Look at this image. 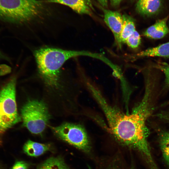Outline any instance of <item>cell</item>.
Masks as SVG:
<instances>
[{
    "instance_id": "6da1fadb",
    "label": "cell",
    "mask_w": 169,
    "mask_h": 169,
    "mask_svg": "<svg viewBox=\"0 0 169 169\" xmlns=\"http://www.w3.org/2000/svg\"><path fill=\"white\" fill-rule=\"evenodd\" d=\"M87 86L106 117L109 131L119 143L136 149L148 164L154 162L147 141L148 132L146 121L150 113L151 90H146L143 98L130 114H126L106 101L101 92L90 83Z\"/></svg>"
},
{
    "instance_id": "7a4b0ae2",
    "label": "cell",
    "mask_w": 169,
    "mask_h": 169,
    "mask_svg": "<svg viewBox=\"0 0 169 169\" xmlns=\"http://www.w3.org/2000/svg\"><path fill=\"white\" fill-rule=\"evenodd\" d=\"M92 54L84 51L63 49L45 46L34 52L38 74L48 86L57 87L59 84L61 69L69 59L80 56H90Z\"/></svg>"
},
{
    "instance_id": "3957f363",
    "label": "cell",
    "mask_w": 169,
    "mask_h": 169,
    "mask_svg": "<svg viewBox=\"0 0 169 169\" xmlns=\"http://www.w3.org/2000/svg\"><path fill=\"white\" fill-rule=\"evenodd\" d=\"M44 1L0 0V19L17 24L29 23L41 15Z\"/></svg>"
},
{
    "instance_id": "277c9868",
    "label": "cell",
    "mask_w": 169,
    "mask_h": 169,
    "mask_svg": "<svg viewBox=\"0 0 169 169\" xmlns=\"http://www.w3.org/2000/svg\"><path fill=\"white\" fill-rule=\"evenodd\" d=\"M16 83L13 77L0 90V139L7 130L21 120L16 102Z\"/></svg>"
},
{
    "instance_id": "5b68a950",
    "label": "cell",
    "mask_w": 169,
    "mask_h": 169,
    "mask_svg": "<svg viewBox=\"0 0 169 169\" xmlns=\"http://www.w3.org/2000/svg\"><path fill=\"white\" fill-rule=\"evenodd\" d=\"M21 112L23 125L35 134L44 131L50 117L46 104L37 100L28 101L22 107Z\"/></svg>"
},
{
    "instance_id": "8992f818",
    "label": "cell",
    "mask_w": 169,
    "mask_h": 169,
    "mask_svg": "<svg viewBox=\"0 0 169 169\" xmlns=\"http://www.w3.org/2000/svg\"><path fill=\"white\" fill-rule=\"evenodd\" d=\"M54 133L59 138L82 151L89 152L91 147L89 138L81 125L66 122L51 127Z\"/></svg>"
},
{
    "instance_id": "52a82bcc",
    "label": "cell",
    "mask_w": 169,
    "mask_h": 169,
    "mask_svg": "<svg viewBox=\"0 0 169 169\" xmlns=\"http://www.w3.org/2000/svg\"><path fill=\"white\" fill-rule=\"evenodd\" d=\"M104 21L112 33L115 40L120 47V37L123 24V16L119 12L103 8Z\"/></svg>"
},
{
    "instance_id": "ba28073f",
    "label": "cell",
    "mask_w": 169,
    "mask_h": 169,
    "mask_svg": "<svg viewBox=\"0 0 169 169\" xmlns=\"http://www.w3.org/2000/svg\"><path fill=\"white\" fill-rule=\"evenodd\" d=\"M168 19L166 17L159 19L149 27L143 33V36L153 39H160L166 36L169 33L167 22Z\"/></svg>"
},
{
    "instance_id": "9c48e42d",
    "label": "cell",
    "mask_w": 169,
    "mask_h": 169,
    "mask_svg": "<svg viewBox=\"0 0 169 169\" xmlns=\"http://www.w3.org/2000/svg\"><path fill=\"white\" fill-rule=\"evenodd\" d=\"M150 57L169 58V41L156 47L146 49L132 56L133 59Z\"/></svg>"
},
{
    "instance_id": "30bf717a",
    "label": "cell",
    "mask_w": 169,
    "mask_h": 169,
    "mask_svg": "<svg viewBox=\"0 0 169 169\" xmlns=\"http://www.w3.org/2000/svg\"><path fill=\"white\" fill-rule=\"evenodd\" d=\"M45 3H56L69 6L76 13L80 14L91 15L90 8L84 0H47Z\"/></svg>"
},
{
    "instance_id": "8fae6325",
    "label": "cell",
    "mask_w": 169,
    "mask_h": 169,
    "mask_svg": "<svg viewBox=\"0 0 169 169\" xmlns=\"http://www.w3.org/2000/svg\"><path fill=\"white\" fill-rule=\"evenodd\" d=\"M49 145L30 140L27 141L23 146L24 152L27 155L33 157L39 156L49 151Z\"/></svg>"
},
{
    "instance_id": "7c38bea8",
    "label": "cell",
    "mask_w": 169,
    "mask_h": 169,
    "mask_svg": "<svg viewBox=\"0 0 169 169\" xmlns=\"http://www.w3.org/2000/svg\"><path fill=\"white\" fill-rule=\"evenodd\" d=\"M161 6V0H148L136 5V9L141 14L150 16L156 13Z\"/></svg>"
},
{
    "instance_id": "4fadbf2b",
    "label": "cell",
    "mask_w": 169,
    "mask_h": 169,
    "mask_svg": "<svg viewBox=\"0 0 169 169\" xmlns=\"http://www.w3.org/2000/svg\"><path fill=\"white\" fill-rule=\"evenodd\" d=\"M122 16L123 24L120 37L121 44L125 43L127 38L136 30L133 18L126 14Z\"/></svg>"
},
{
    "instance_id": "5bb4252c",
    "label": "cell",
    "mask_w": 169,
    "mask_h": 169,
    "mask_svg": "<svg viewBox=\"0 0 169 169\" xmlns=\"http://www.w3.org/2000/svg\"><path fill=\"white\" fill-rule=\"evenodd\" d=\"M37 169H70L61 157H50L44 161Z\"/></svg>"
},
{
    "instance_id": "9a60e30c",
    "label": "cell",
    "mask_w": 169,
    "mask_h": 169,
    "mask_svg": "<svg viewBox=\"0 0 169 169\" xmlns=\"http://www.w3.org/2000/svg\"><path fill=\"white\" fill-rule=\"evenodd\" d=\"M159 144L164 159L169 166V131H163L160 133Z\"/></svg>"
},
{
    "instance_id": "2e32d148",
    "label": "cell",
    "mask_w": 169,
    "mask_h": 169,
    "mask_svg": "<svg viewBox=\"0 0 169 169\" xmlns=\"http://www.w3.org/2000/svg\"><path fill=\"white\" fill-rule=\"evenodd\" d=\"M151 67L163 73L165 76V82L169 86V64L165 62L156 61Z\"/></svg>"
},
{
    "instance_id": "e0dca14e",
    "label": "cell",
    "mask_w": 169,
    "mask_h": 169,
    "mask_svg": "<svg viewBox=\"0 0 169 169\" xmlns=\"http://www.w3.org/2000/svg\"><path fill=\"white\" fill-rule=\"evenodd\" d=\"M141 37L136 30L126 39L125 43L131 48L135 49L138 47L141 43Z\"/></svg>"
},
{
    "instance_id": "ac0fdd59",
    "label": "cell",
    "mask_w": 169,
    "mask_h": 169,
    "mask_svg": "<svg viewBox=\"0 0 169 169\" xmlns=\"http://www.w3.org/2000/svg\"><path fill=\"white\" fill-rule=\"evenodd\" d=\"M28 164L23 161H18L14 164L12 169H28Z\"/></svg>"
},
{
    "instance_id": "d6986e66",
    "label": "cell",
    "mask_w": 169,
    "mask_h": 169,
    "mask_svg": "<svg viewBox=\"0 0 169 169\" xmlns=\"http://www.w3.org/2000/svg\"><path fill=\"white\" fill-rule=\"evenodd\" d=\"M161 118L169 121V112L159 114V116Z\"/></svg>"
},
{
    "instance_id": "ffe728a7",
    "label": "cell",
    "mask_w": 169,
    "mask_h": 169,
    "mask_svg": "<svg viewBox=\"0 0 169 169\" xmlns=\"http://www.w3.org/2000/svg\"><path fill=\"white\" fill-rule=\"evenodd\" d=\"M102 6L107 7L108 6V0H97Z\"/></svg>"
},
{
    "instance_id": "44dd1931",
    "label": "cell",
    "mask_w": 169,
    "mask_h": 169,
    "mask_svg": "<svg viewBox=\"0 0 169 169\" xmlns=\"http://www.w3.org/2000/svg\"><path fill=\"white\" fill-rule=\"evenodd\" d=\"M122 0H110L111 3L113 6L119 5Z\"/></svg>"
},
{
    "instance_id": "7402d4cb",
    "label": "cell",
    "mask_w": 169,
    "mask_h": 169,
    "mask_svg": "<svg viewBox=\"0 0 169 169\" xmlns=\"http://www.w3.org/2000/svg\"><path fill=\"white\" fill-rule=\"evenodd\" d=\"M89 6V7L93 9H94V8L92 5V3L91 0H84Z\"/></svg>"
},
{
    "instance_id": "603a6c76",
    "label": "cell",
    "mask_w": 169,
    "mask_h": 169,
    "mask_svg": "<svg viewBox=\"0 0 169 169\" xmlns=\"http://www.w3.org/2000/svg\"><path fill=\"white\" fill-rule=\"evenodd\" d=\"M147 0H138V1L137 3V5Z\"/></svg>"
},
{
    "instance_id": "cb8c5ba5",
    "label": "cell",
    "mask_w": 169,
    "mask_h": 169,
    "mask_svg": "<svg viewBox=\"0 0 169 169\" xmlns=\"http://www.w3.org/2000/svg\"><path fill=\"white\" fill-rule=\"evenodd\" d=\"M2 55L0 51V58H2Z\"/></svg>"
},
{
    "instance_id": "d4e9b609",
    "label": "cell",
    "mask_w": 169,
    "mask_h": 169,
    "mask_svg": "<svg viewBox=\"0 0 169 169\" xmlns=\"http://www.w3.org/2000/svg\"><path fill=\"white\" fill-rule=\"evenodd\" d=\"M131 169H134V168H132Z\"/></svg>"
},
{
    "instance_id": "484cf974",
    "label": "cell",
    "mask_w": 169,
    "mask_h": 169,
    "mask_svg": "<svg viewBox=\"0 0 169 169\" xmlns=\"http://www.w3.org/2000/svg\"></svg>"
}]
</instances>
